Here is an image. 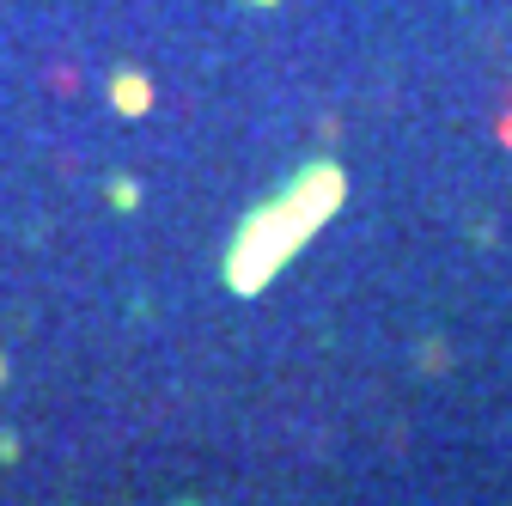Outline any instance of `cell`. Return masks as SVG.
Listing matches in <instances>:
<instances>
[{
    "mask_svg": "<svg viewBox=\"0 0 512 506\" xmlns=\"http://www.w3.org/2000/svg\"><path fill=\"white\" fill-rule=\"evenodd\" d=\"M342 196H348V177H342L336 159H311V165H299V171L287 177L281 196L256 202V208L244 214V226L232 232L226 263H220L226 287H232V293H263V287L299 257V244L336 220Z\"/></svg>",
    "mask_w": 512,
    "mask_h": 506,
    "instance_id": "obj_1",
    "label": "cell"
},
{
    "mask_svg": "<svg viewBox=\"0 0 512 506\" xmlns=\"http://www.w3.org/2000/svg\"><path fill=\"white\" fill-rule=\"evenodd\" d=\"M110 104H116L122 116H147V104H153L147 74H116V80H110Z\"/></svg>",
    "mask_w": 512,
    "mask_h": 506,
    "instance_id": "obj_2",
    "label": "cell"
},
{
    "mask_svg": "<svg viewBox=\"0 0 512 506\" xmlns=\"http://www.w3.org/2000/svg\"><path fill=\"white\" fill-rule=\"evenodd\" d=\"M135 196H141L135 183H110V202H116V208H135Z\"/></svg>",
    "mask_w": 512,
    "mask_h": 506,
    "instance_id": "obj_3",
    "label": "cell"
},
{
    "mask_svg": "<svg viewBox=\"0 0 512 506\" xmlns=\"http://www.w3.org/2000/svg\"><path fill=\"white\" fill-rule=\"evenodd\" d=\"M0 458H19V446H13V439H7V433H0Z\"/></svg>",
    "mask_w": 512,
    "mask_h": 506,
    "instance_id": "obj_4",
    "label": "cell"
},
{
    "mask_svg": "<svg viewBox=\"0 0 512 506\" xmlns=\"http://www.w3.org/2000/svg\"><path fill=\"white\" fill-rule=\"evenodd\" d=\"M250 7H275V0H250Z\"/></svg>",
    "mask_w": 512,
    "mask_h": 506,
    "instance_id": "obj_5",
    "label": "cell"
},
{
    "mask_svg": "<svg viewBox=\"0 0 512 506\" xmlns=\"http://www.w3.org/2000/svg\"><path fill=\"white\" fill-rule=\"evenodd\" d=\"M0 378H7V366H0Z\"/></svg>",
    "mask_w": 512,
    "mask_h": 506,
    "instance_id": "obj_6",
    "label": "cell"
}]
</instances>
